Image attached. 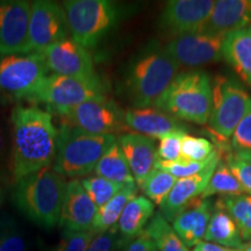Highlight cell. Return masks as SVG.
Listing matches in <instances>:
<instances>
[{"label":"cell","instance_id":"f6af8a7d","mask_svg":"<svg viewBox=\"0 0 251 251\" xmlns=\"http://www.w3.org/2000/svg\"><path fill=\"white\" fill-rule=\"evenodd\" d=\"M242 249H243V251H251V241H249L247 244H244Z\"/></svg>","mask_w":251,"mask_h":251},{"label":"cell","instance_id":"e0dca14e","mask_svg":"<svg viewBox=\"0 0 251 251\" xmlns=\"http://www.w3.org/2000/svg\"><path fill=\"white\" fill-rule=\"evenodd\" d=\"M97 208L81 186L80 180L68 181L58 227L63 231L84 233L92 230Z\"/></svg>","mask_w":251,"mask_h":251},{"label":"cell","instance_id":"74e56055","mask_svg":"<svg viewBox=\"0 0 251 251\" xmlns=\"http://www.w3.org/2000/svg\"><path fill=\"white\" fill-rule=\"evenodd\" d=\"M118 233L117 227L102 233H94L87 251H121L125 244Z\"/></svg>","mask_w":251,"mask_h":251},{"label":"cell","instance_id":"e575fe53","mask_svg":"<svg viewBox=\"0 0 251 251\" xmlns=\"http://www.w3.org/2000/svg\"><path fill=\"white\" fill-rule=\"evenodd\" d=\"M186 131H174L159 139L156 150L157 161L175 162L181 156V139Z\"/></svg>","mask_w":251,"mask_h":251},{"label":"cell","instance_id":"9a60e30c","mask_svg":"<svg viewBox=\"0 0 251 251\" xmlns=\"http://www.w3.org/2000/svg\"><path fill=\"white\" fill-rule=\"evenodd\" d=\"M47 69L54 75L76 78L97 77L93 58L89 49L78 45L74 40L61 41L50 46L41 54Z\"/></svg>","mask_w":251,"mask_h":251},{"label":"cell","instance_id":"4dcf8cb0","mask_svg":"<svg viewBox=\"0 0 251 251\" xmlns=\"http://www.w3.org/2000/svg\"><path fill=\"white\" fill-rule=\"evenodd\" d=\"M80 184L98 209L106 202H108L113 197L117 196L126 186V185L113 183V181L98 177V176L83 178L80 180Z\"/></svg>","mask_w":251,"mask_h":251},{"label":"cell","instance_id":"7402d4cb","mask_svg":"<svg viewBox=\"0 0 251 251\" xmlns=\"http://www.w3.org/2000/svg\"><path fill=\"white\" fill-rule=\"evenodd\" d=\"M222 54L226 62L251 86V26L226 34Z\"/></svg>","mask_w":251,"mask_h":251},{"label":"cell","instance_id":"6da1fadb","mask_svg":"<svg viewBox=\"0 0 251 251\" xmlns=\"http://www.w3.org/2000/svg\"><path fill=\"white\" fill-rule=\"evenodd\" d=\"M11 124L14 183L34 172L51 168L58 136L51 113L37 106L19 105L12 111Z\"/></svg>","mask_w":251,"mask_h":251},{"label":"cell","instance_id":"4fadbf2b","mask_svg":"<svg viewBox=\"0 0 251 251\" xmlns=\"http://www.w3.org/2000/svg\"><path fill=\"white\" fill-rule=\"evenodd\" d=\"M214 4L213 0L169 1L159 17V28L174 37L202 30Z\"/></svg>","mask_w":251,"mask_h":251},{"label":"cell","instance_id":"52a82bcc","mask_svg":"<svg viewBox=\"0 0 251 251\" xmlns=\"http://www.w3.org/2000/svg\"><path fill=\"white\" fill-rule=\"evenodd\" d=\"M250 109L251 97L240 81L227 76H216L213 79L208 126L209 131L215 135V141L222 153L228 152V139Z\"/></svg>","mask_w":251,"mask_h":251},{"label":"cell","instance_id":"44dd1931","mask_svg":"<svg viewBox=\"0 0 251 251\" xmlns=\"http://www.w3.org/2000/svg\"><path fill=\"white\" fill-rule=\"evenodd\" d=\"M213 205L209 200L198 198L172 221V228L187 248H194L205 237Z\"/></svg>","mask_w":251,"mask_h":251},{"label":"cell","instance_id":"484cf974","mask_svg":"<svg viewBox=\"0 0 251 251\" xmlns=\"http://www.w3.org/2000/svg\"><path fill=\"white\" fill-rule=\"evenodd\" d=\"M137 188L139 187L136 184L126 185L117 196L113 197L108 202L100 207L97 211L93 221L92 230L94 233H102V231H107L109 229L117 227L126 205L136 197Z\"/></svg>","mask_w":251,"mask_h":251},{"label":"cell","instance_id":"f1b7e54d","mask_svg":"<svg viewBox=\"0 0 251 251\" xmlns=\"http://www.w3.org/2000/svg\"><path fill=\"white\" fill-rule=\"evenodd\" d=\"M216 201L233 218L242 240L251 241V196L224 197Z\"/></svg>","mask_w":251,"mask_h":251},{"label":"cell","instance_id":"f35d334b","mask_svg":"<svg viewBox=\"0 0 251 251\" xmlns=\"http://www.w3.org/2000/svg\"><path fill=\"white\" fill-rule=\"evenodd\" d=\"M230 148L234 152L251 151V109L244 115L231 135Z\"/></svg>","mask_w":251,"mask_h":251},{"label":"cell","instance_id":"9c48e42d","mask_svg":"<svg viewBox=\"0 0 251 251\" xmlns=\"http://www.w3.org/2000/svg\"><path fill=\"white\" fill-rule=\"evenodd\" d=\"M47 72L48 69L41 54L0 56V99L27 101Z\"/></svg>","mask_w":251,"mask_h":251},{"label":"cell","instance_id":"ab89813d","mask_svg":"<svg viewBox=\"0 0 251 251\" xmlns=\"http://www.w3.org/2000/svg\"><path fill=\"white\" fill-rule=\"evenodd\" d=\"M121 251H158L155 242L146 230H143L136 237L131 238L122 247Z\"/></svg>","mask_w":251,"mask_h":251},{"label":"cell","instance_id":"d6986e66","mask_svg":"<svg viewBox=\"0 0 251 251\" xmlns=\"http://www.w3.org/2000/svg\"><path fill=\"white\" fill-rule=\"evenodd\" d=\"M128 129L149 139H162L174 131H185V126L171 115L156 107L130 108L125 112Z\"/></svg>","mask_w":251,"mask_h":251},{"label":"cell","instance_id":"ba28073f","mask_svg":"<svg viewBox=\"0 0 251 251\" xmlns=\"http://www.w3.org/2000/svg\"><path fill=\"white\" fill-rule=\"evenodd\" d=\"M106 91L99 76L76 78L51 74L41 80L27 101L46 105L48 112L61 117L80 103L106 97Z\"/></svg>","mask_w":251,"mask_h":251},{"label":"cell","instance_id":"7a4b0ae2","mask_svg":"<svg viewBox=\"0 0 251 251\" xmlns=\"http://www.w3.org/2000/svg\"><path fill=\"white\" fill-rule=\"evenodd\" d=\"M67 185L52 168L43 169L15 181L12 202L34 225L51 230L58 226Z\"/></svg>","mask_w":251,"mask_h":251},{"label":"cell","instance_id":"7c38bea8","mask_svg":"<svg viewBox=\"0 0 251 251\" xmlns=\"http://www.w3.org/2000/svg\"><path fill=\"white\" fill-rule=\"evenodd\" d=\"M225 35L197 31L176 36L164 48L179 65L200 67L224 58Z\"/></svg>","mask_w":251,"mask_h":251},{"label":"cell","instance_id":"d6a6232c","mask_svg":"<svg viewBox=\"0 0 251 251\" xmlns=\"http://www.w3.org/2000/svg\"><path fill=\"white\" fill-rule=\"evenodd\" d=\"M27 243L24 234L12 219L0 222V251H26Z\"/></svg>","mask_w":251,"mask_h":251},{"label":"cell","instance_id":"277c9868","mask_svg":"<svg viewBox=\"0 0 251 251\" xmlns=\"http://www.w3.org/2000/svg\"><path fill=\"white\" fill-rule=\"evenodd\" d=\"M153 107L177 120L201 126L208 124L212 108V83L208 75L201 71L178 74Z\"/></svg>","mask_w":251,"mask_h":251},{"label":"cell","instance_id":"ac0fdd59","mask_svg":"<svg viewBox=\"0 0 251 251\" xmlns=\"http://www.w3.org/2000/svg\"><path fill=\"white\" fill-rule=\"evenodd\" d=\"M117 142L124 152L135 183L140 187L155 166V142L152 139L134 131L121 134Z\"/></svg>","mask_w":251,"mask_h":251},{"label":"cell","instance_id":"8fae6325","mask_svg":"<svg viewBox=\"0 0 251 251\" xmlns=\"http://www.w3.org/2000/svg\"><path fill=\"white\" fill-rule=\"evenodd\" d=\"M69 36L67 15L62 4L50 0L30 2L26 54H42L50 46Z\"/></svg>","mask_w":251,"mask_h":251},{"label":"cell","instance_id":"60d3db41","mask_svg":"<svg viewBox=\"0 0 251 251\" xmlns=\"http://www.w3.org/2000/svg\"><path fill=\"white\" fill-rule=\"evenodd\" d=\"M193 251H234V249L219 246V244L212 242H207V241H201L193 248Z\"/></svg>","mask_w":251,"mask_h":251},{"label":"cell","instance_id":"cb8c5ba5","mask_svg":"<svg viewBox=\"0 0 251 251\" xmlns=\"http://www.w3.org/2000/svg\"><path fill=\"white\" fill-rule=\"evenodd\" d=\"M203 238L207 242L235 249H242L244 246L233 218L218 201L213 205V212Z\"/></svg>","mask_w":251,"mask_h":251},{"label":"cell","instance_id":"f546056e","mask_svg":"<svg viewBox=\"0 0 251 251\" xmlns=\"http://www.w3.org/2000/svg\"><path fill=\"white\" fill-rule=\"evenodd\" d=\"M178 179L174 176L158 168H153L150 174L141 185L140 188L143 191L147 198L153 205L161 206L165 198L171 192L172 187Z\"/></svg>","mask_w":251,"mask_h":251},{"label":"cell","instance_id":"83f0119b","mask_svg":"<svg viewBox=\"0 0 251 251\" xmlns=\"http://www.w3.org/2000/svg\"><path fill=\"white\" fill-rule=\"evenodd\" d=\"M144 230L152 238L158 251H188L187 247L161 213L153 215Z\"/></svg>","mask_w":251,"mask_h":251},{"label":"cell","instance_id":"3957f363","mask_svg":"<svg viewBox=\"0 0 251 251\" xmlns=\"http://www.w3.org/2000/svg\"><path fill=\"white\" fill-rule=\"evenodd\" d=\"M180 65L156 43L140 51L126 76V90L134 107H153L177 76Z\"/></svg>","mask_w":251,"mask_h":251},{"label":"cell","instance_id":"8d00e7d4","mask_svg":"<svg viewBox=\"0 0 251 251\" xmlns=\"http://www.w3.org/2000/svg\"><path fill=\"white\" fill-rule=\"evenodd\" d=\"M93 236V230L84 231V233L62 231L61 238L51 251H87Z\"/></svg>","mask_w":251,"mask_h":251},{"label":"cell","instance_id":"8992f818","mask_svg":"<svg viewBox=\"0 0 251 251\" xmlns=\"http://www.w3.org/2000/svg\"><path fill=\"white\" fill-rule=\"evenodd\" d=\"M62 6L69 35L86 49L98 46L121 17L120 6L109 0H67Z\"/></svg>","mask_w":251,"mask_h":251},{"label":"cell","instance_id":"5bb4252c","mask_svg":"<svg viewBox=\"0 0 251 251\" xmlns=\"http://www.w3.org/2000/svg\"><path fill=\"white\" fill-rule=\"evenodd\" d=\"M30 2L0 0V56L26 54Z\"/></svg>","mask_w":251,"mask_h":251},{"label":"cell","instance_id":"ee69618b","mask_svg":"<svg viewBox=\"0 0 251 251\" xmlns=\"http://www.w3.org/2000/svg\"><path fill=\"white\" fill-rule=\"evenodd\" d=\"M4 200H5V191L2 190L1 187H0V207H1L2 202H4Z\"/></svg>","mask_w":251,"mask_h":251},{"label":"cell","instance_id":"bcb514c9","mask_svg":"<svg viewBox=\"0 0 251 251\" xmlns=\"http://www.w3.org/2000/svg\"><path fill=\"white\" fill-rule=\"evenodd\" d=\"M234 251H243V249H234Z\"/></svg>","mask_w":251,"mask_h":251},{"label":"cell","instance_id":"30bf717a","mask_svg":"<svg viewBox=\"0 0 251 251\" xmlns=\"http://www.w3.org/2000/svg\"><path fill=\"white\" fill-rule=\"evenodd\" d=\"M63 124L94 135L128 133L125 113L113 100L106 97L80 103L59 117Z\"/></svg>","mask_w":251,"mask_h":251},{"label":"cell","instance_id":"836d02e7","mask_svg":"<svg viewBox=\"0 0 251 251\" xmlns=\"http://www.w3.org/2000/svg\"><path fill=\"white\" fill-rule=\"evenodd\" d=\"M214 150V144L205 137L192 136L186 133L181 139V156L192 161H206Z\"/></svg>","mask_w":251,"mask_h":251},{"label":"cell","instance_id":"b9f144b4","mask_svg":"<svg viewBox=\"0 0 251 251\" xmlns=\"http://www.w3.org/2000/svg\"><path fill=\"white\" fill-rule=\"evenodd\" d=\"M2 157H4V137H2L1 129H0V164L2 162Z\"/></svg>","mask_w":251,"mask_h":251},{"label":"cell","instance_id":"1f68e13d","mask_svg":"<svg viewBox=\"0 0 251 251\" xmlns=\"http://www.w3.org/2000/svg\"><path fill=\"white\" fill-rule=\"evenodd\" d=\"M215 150L206 161L197 162L192 161V159L186 158V157L180 156L177 161L175 162H164V161H155V166L153 168H158L161 170H164L169 174L174 176L177 179H181V178L191 177L199 174L200 171H202L203 169L208 165V163L211 162L213 155H214Z\"/></svg>","mask_w":251,"mask_h":251},{"label":"cell","instance_id":"ffe728a7","mask_svg":"<svg viewBox=\"0 0 251 251\" xmlns=\"http://www.w3.org/2000/svg\"><path fill=\"white\" fill-rule=\"evenodd\" d=\"M249 26H251V0H219L215 1L202 31L226 35Z\"/></svg>","mask_w":251,"mask_h":251},{"label":"cell","instance_id":"5b68a950","mask_svg":"<svg viewBox=\"0 0 251 251\" xmlns=\"http://www.w3.org/2000/svg\"><path fill=\"white\" fill-rule=\"evenodd\" d=\"M115 142L117 136L113 135H94L62 124L52 170L74 179L90 175Z\"/></svg>","mask_w":251,"mask_h":251},{"label":"cell","instance_id":"7bdbcfd3","mask_svg":"<svg viewBox=\"0 0 251 251\" xmlns=\"http://www.w3.org/2000/svg\"><path fill=\"white\" fill-rule=\"evenodd\" d=\"M237 153L238 156L242 157L243 159H246V161H249L251 162V151H244V152H235Z\"/></svg>","mask_w":251,"mask_h":251},{"label":"cell","instance_id":"603a6c76","mask_svg":"<svg viewBox=\"0 0 251 251\" xmlns=\"http://www.w3.org/2000/svg\"><path fill=\"white\" fill-rule=\"evenodd\" d=\"M153 211V202L144 196H136L126 205L117 226L124 244L142 233L151 220Z\"/></svg>","mask_w":251,"mask_h":251},{"label":"cell","instance_id":"d4e9b609","mask_svg":"<svg viewBox=\"0 0 251 251\" xmlns=\"http://www.w3.org/2000/svg\"><path fill=\"white\" fill-rule=\"evenodd\" d=\"M94 174L98 177L105 178L117 184H136L118 142L113 143L107 151L103 153L94 169Z\"/></svg>","mask_w":251,"mask_h":251},{"label":"cell","instance_id":"d590c367","mask_svg":"<svg viewBox=\"0 0 251 251\" xmlns=\"http://www.w3.org/2000/svg\"><path fill=\"white\" fill-rule=\"evenodd\" d=\"M225 162L227 163L229 169L236 177L241 186L243 187L244 192L251 194V162L243 159L242 157L235 153L233 150L225 153Z\"/></svg>","mask_w":251,"mask_h":251},{"label":"cell","instance_id":"4316f807","mask_svg":"<svg viewBox=\"0 0 251 251\" xmlns=\"http://www.w3.org/2000/svg\"><path fill=\"white\" fill-rule=\"evenodd\" d=\"M244 193L243 187L238 183L236 177L230 171L227 163L220 161L216 166L214 174L212 175L211 179L203 191L200 199L206 200L207 198L215 196V194H222L225 197L242 196Z\"/></svg>","mask_w":251,"mask_h":251},{"label":"cell","instance_id":"2e32d148","mask_svg":"<svg viewBox=\"0 0 251 251\" xmlns=\"http://www.w3.org/2000/svg\"><path fill=\"white\" fill-rule=\"evenodd\" d=\"M222 153L219 149H215L214 155H213L211 162L208 165L200 171L199 174L191 176V177L181 178L176 181L172 187L171 192L165 198L164 201L162 202L161 214L166 221L172 222L176 216L183 212L186 207L192 203L194 200L200 198L205 188L211 179L212 175L214 174L216 166L221 161Z\"/></svg>","mask_w":251,"mask_h":251}]
</instances>
